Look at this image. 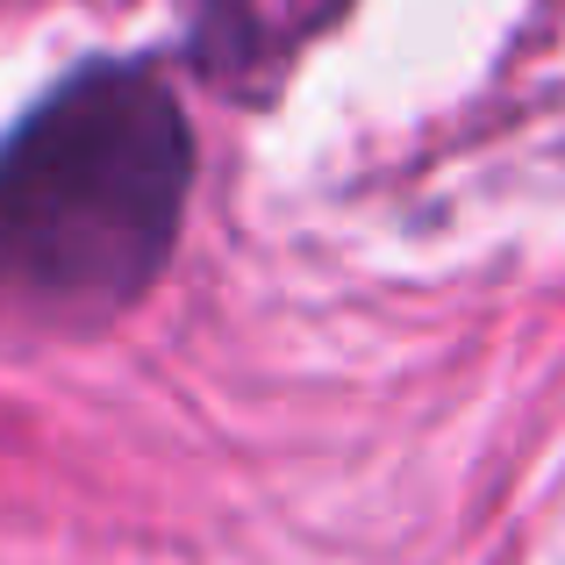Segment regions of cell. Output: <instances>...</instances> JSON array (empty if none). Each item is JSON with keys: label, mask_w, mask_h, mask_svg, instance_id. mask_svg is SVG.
Instances as JSON below:
<instances>
[{"label": "cell", "mask_w": 565, "mask_h": 565, "mask_svg": "<svg viewBox=\"0 0 565 565\" xmlns=\"http://www.w3.org/2000/svg\"><path fill=\"white\" fill-rule=\"evenodd\" d=\"M201 143L151 57H86L0 137V316L108 322L172 265Z\"/></svg>", "instance_id": "cell-1"}]
</instances>
